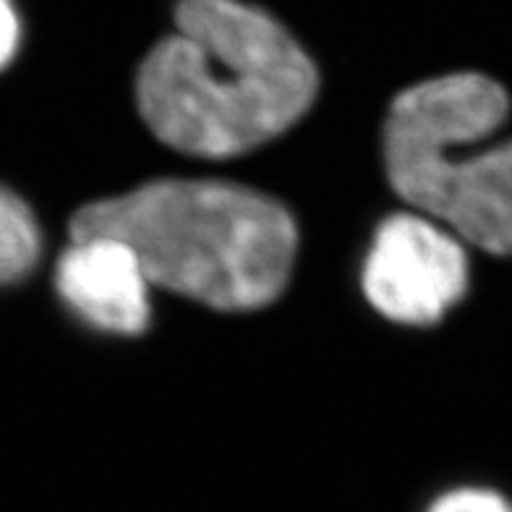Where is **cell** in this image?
<instances>
[{"label": "cell", "mask_w": 512, "mask_h": 512, "mask_svg": "<svg viewBox=\"0 0 512 512\" xmlns=\"http://www.w3.org/2000/svg\"><path fill=\"white\" fill-rule=\"evenodd\" d=\"M319 74L277 19L241 0H181L176 34L136 74V105L165 147L228 160L309 113Z\"/></svg>", "instance_id": "1"}, {"label": "cell", "mask_w": 512, "mask_h": 512, "mask_svg": "<svg viewBox=\"0 0 512 512\" xmlns=\"http://www.w3.org/2000/svg\"><path fill=\"white\" fill-rule=\"evenodd\" d=\"M68 230L121 238L149 283L217 311L277 301L298 251L296 220L283 204L225 181H149L81 207Z\"/></svg>", "instance_id": "2"}, {"label": "cell", "mask_w": 512, "mask_h": 512, "mask_svg": "<svg viewBox=\"0 0 512 512\" xmlns=\"http://www.w3.org/2000/svg\"><path fill=\"white\" fill-rule=\"evenodd\" d=\"M510 97L484 74H447L403 89L384 121V170L395 194L463 243L512 254V142L458 157L450 142H484Z\"/></svg>", "instance_id": "3"}, {"label": "cell", "mask_w": 512, "mask_h": 512, "mask_svg": "<svg viewBox=\"0 0 512 512\" xmlns=\"http://www.w3.org/2000/svg\"><path fill=\"white\" fill-rule=\"evenodd\" d=\"M468 254L452 230L416 209L395 212L374 233L361 285L384 319L426 327L468 293Z\"/></svg>", "instance_id": "4"}, {"label": "cell", "mask_w": 512, "mask_h": 512, "mask_svg": "<svg viewBox=\"0 0 512 512\" xmlns=\"http://www.w3.org/2000/svg\"><path fill=\"white\" fill-rule=\"evenodd\" d=\"M147 270L121 238L87 233L71 243L55 264V290L63 304L89 327L110 335H142L152 319Z\"/></svg>", "instance_id": "5"}, {"label": "cell", "mask_w": 512, "mask_h": 512, "mask_svg": "<svg viewBox=\"0 0 512 512\" xmlns=\"http://www.w3.org/2000/svg\"><path fill=\"white\" fill-rule=\"evenodd\" d=\"M42 256V230L29 204L0 186V288L21 283Z\"/></svg>", "instance_id": "6"}, {"label": "cell", "mask_w": 512, "mask_h": 512, "mask_svg": "<svg viewBox=\"0 0 512 512\" xmlns=\"http://www.w3.org/2000/svg\"><path fill=\"white\" fill-rule=\"evenodd\" d=\"M429 512H512V502L494 489L460 486L442 494Z\"/></svg>", "instance_id": "7"}, {"label": "cell", "mask_w": 512, "mask_h": 512, "mask_svg": "<svg viewBox=\"0 0 512 512\" xmlns=\"http://www.w3.org/2000/svg\"><path fill=\"white\" fill-rule=\"evenodd\" d=\"M21 48V19L14 0H0V71Z\"/></svg>", "instance_id": "8"}]
</instances>
